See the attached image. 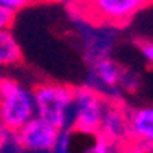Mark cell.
<instances>
[{"label": "cell", "mask_w": 153, "mask_h": 153, "mask_svg": "<svg viewBox=\"0 0 153 153\" xmlns=\"http://www.w3.org/2000/svg\"><path fill=\"white\" fill-rule=\"evenodd\" d=\"M152 0H74V10L96 25L123 27L150 5Z\"/></svg>", "instance_id": "obj_1"}, {"label": "cell", "mask_w": 153, "mask_h": 153, "mask_svg": "<svg viewBox=\"0 0 153 153\" xmlns=\"http://www.w3.org/2000/svg\"><path fill=\"white\" fill-rule=\"evenodd\" d=\"M36 114L54 125L57 130H71L72 88L59 82H42L32 91Z\"/></svg>", "instance_id": "obj_2"}, {"label": "cell", "mask_w": 153, "mask_h": 153, "mask_svg": "<svg viewBox=\"0 0 153 153\" xmlns=\"http://www.w3.org/2000/svg\"><path fill=\"white\" fill-rule=\"evenodd\" d=\"M34 114V94L27 86L10 77L0 79V125L17 131Z\"/></svg>", "instance_id": "obj_3"}, {"label": "cell", "mask_w": 153, "mask_h": 153, "mask_svg": "<svg viewBox=\"0 0 153 153\" xmlns=\"http://www.w3.org/2000/svg\"><path fill=\"white\" fill-rule=\"evenodd\" d=\"M104 103H106L104 98L94 88L84 86V88L72 89L71 130L81 135H98Z\"/></svg>", "instance_id": "obj_4"}, {"label": "cell", "mask_w": 153, "mask_h": 153, "mask_svg": "<svg viewBox=\"0 0 153 153\" xmlns=\"http://www.w3.org/2000/svg\"><path fill=\"white\" fill-rule=\"evenodd\" d=\"M57 135L59 130L54 125L34 114L29 121H25L15 131V143L19 150H24V152L51 153L54 152Z\"/></svg>", "instance_id": "obj_5"}, {"label": "cell", "mask_w": 153, "mask_h": 153, "mask_svg": "<svg viewBox=\"0 0 153 153\" xmlns=\"http://www.w3.org/2000/svg\"><path fill=\"white\" fill-rule=\"evenodd\" d=\"M98 135H103L114 145L120 141L130 138L128 131V113H125L118 104L113 103H104L103 116L99 123V131Z\"/></svg>", "instance_id": "obj_6"}, {"label": "cell", "mask_w": 153, "mask_h": 153, "mask_svg": "<svg viewBox=\"0 0 153 153\" xmlns=\"http://www.w3.org/2000/svg\"><path fill=\"white\" fill-rule=\"evenodd\" d=\"M128 131L130 138L138 141V145H146L152 150L153 145V108L143 106L128 113Z\"/></svg>", "instance_id": "obj_7"}, {"label": "cell", "mask_w": 153, "mask_h": 153, "mask_svg": "<svg viewBox=\"0 0 153 153\" xmlns=\"http://www.w3.org/2000/svg\"><path fill=\"white\" fill-rule=\"evenodd\" d=\"M93 76L98 79L99 84L106 88H116L121 81L123 69L116 61L109 59L108 56H101L93 61Z\"/></svg>", "instance_id": "obj_8"}, {"label": "cell", "mask_w": 153, "mask_h": 153, "mask_svg": "<svg viewBox=\"0 0 153 153\" xmlns=\"http://www.w3.org/2000/svg\"><path fill=\"white\" fill-rule=\"evenodd\" d=\"M22 62V47L17 42L14 32L9 29L0 30V69L14 68Z\"/></svg>", "instance_id": "obj_9"}, {"label": "cell", "mask_w": 153, "mask_h": 153, "mask_svg": "<svg viewBox=\"0 0 153 153\" xmlns=\"http://www.w3.org/2000/svg\"><path fill=\"white\" fill-rule=\"evenodd\" d=\"M116 146L113 141H109L108 138H104L103 135H94V141L91 143V146L88 148V152H93V153H109V152H114Z\"/></svg>", "instance_id": "obj_10"}, {"label": "cell", "mask_w": 153, "mask_h": 153, "mask_svg": "<svg viewBox=\"0 0 153 153\" xmlns=\"http://www.w3.org/2000/svg\"><path fill=\"white\" fill-rule=\"evenodd\" d=\"M14 19H15L14 10H10L9 7L0 5V30H2V29H9L10 25L14 24Z\"/></svg>", "instance_id": "obj_11"}, {"label": "cell", "mask_w": 153, "mask_h": 153, "mask_svg": "<svg viewBox=\"0 0 153 153\" xmlns=\"http://www.w3.org/2000/svg\"><path fill=\"white\" fill-rule=\"evenodd\" d=\"M34 0H0V5L4 7H9L10 10H14L17 14L19 10H24L27 5H30Z\"/></svg>", "instance_id": "obj_12"}, {"label": "cell", "mask_w": 153, "mask_h": 153, "mask_svg": "<svg viewBox=\"0 0 153 153\" xmlns=\"http://www.w3.org/2000/svg\"><path fill=\"white\" fill-rule=\"evenodd\" d=\"M140 52H141L143 59L148 64L153 62V44L150 41H145V42H141V44H140Z\"/></svg>", "instance_id": "obj_13"}, {"label": "cell", "mask_w": 153, "mask_h": 153, "mask_svg": "<svg viewBox=\"0 0 153 153\" xmlns=\"http://www.w3.org/2000/svg\"><path fill=\"white\" fill-rule=\"evenodd\" d=\"M41 2H62V0H41Z\"/></svg>", "instance_id": "obj_14"}]
</instances>
